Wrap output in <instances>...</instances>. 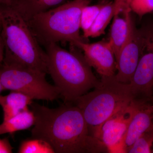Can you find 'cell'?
<instances>
[{
	"label": "cell",
	"mask_w": 153,
	"mask_h": 153,
	"mask_svg": "<svg viewBox=\"0 0 153 153\" xmlns=\"http://www.w3.org/2000/svg\"><path fill=\"white\" fill-rule=\"evenodd\" d=\"M30 106L35 117L32 138L48 143L55 153L108 152L103 143L91 135L78 107L64 103L50 108L33 102Z\"/></svg>",
	"instance_id": "1"
},
{
	"label": "cell",
	"mask_w": 153,
	"mask_h": 153,
	"mask_svg": "<svg viewBox=\"0 0 153 153\" xmlns=\"http://www.w3.org/2000/svg\"><path fill=\"white\" fill-rule=\"evenodd\" d=\"M68 51L52 43L45 46L48 74L59 89L64 103L72 104L79 97L99 85L83 54L74 49Z\"/></svg>",
	"instance_id": "2"
},
{
	"label": "cell",
	"mask_w": 153,
	"mask_h": 153,
	"mask_svg": "<svg viewBox=\"0 0 153 153\" xmlns=\"http://www.w3.org/2000/svg\"><path fill=\"white\" fill-rule=\"evenodd\" d=\"M4 57L3 61L17 63L48 74V57L28 22L12 6L0 5Z\"/></svg>",
	"instance_id": "3"
},
{
	"label": "cell",
	"mask_w": 153,
	"mask_h": 153,
	"mask_svg": "<svg viewBox=\"0 0 153 153\" xmlns=\"http://www.w3.org/2000/svg\"><path fill=\"white\" fill-rule=\"evenodd\" d=\"M89 0H73L35 15L27 21L39 43L44 47L52 43L69 42L76 47L85 42L80 36L82 9Z\"/></svg>",
	"instance_id": "4"
},
{
	"label": "cell",
	"mask_w": 153,
	"mask_h": 153,
	"mask_svg": "<svg viewBox=\"0 0 153 153\" xmlns=\"http://www.w3.org/2000/svg\"><path fill=\"white\" fill-rule=\"evenodd\" d=\"M134 99L129 84L114 76L101 77L99 85L73 102L82 112L91 135L96 136L102 125Z\"/></svg>",
	"instance_id": "5"
},
{
	"label": "cell",
	"mask_w": 153,
	"mask_h": 153,
	"mask_svg": "<svg viewBox=\"0 0 153 153\" xmlns=\"http://www.w3.org/2000/svg\"><path fill=\"white\" fill-rule=\"evenodd\" d=\"M46 74L11 62L0 64V81L4 90L21 92L33 99L53 101L60 97L59 89L46 79Z\"/></svg>",
	"instance_id": "6"
},
{
	"label": "cell",
	"mask_w": 153,
	"mask_h": 153,
	"mask_svg": "<svg viewBox=\"0 0 153 153\" xmlns=\"http://www.w3.org/2000/svg\"><path fill=\"white\" fill-rule=\"evenodd\" d=\"M139 29L140 55L129 85L134 99L150 101L153 92V19L143 23Z\"/></svg>",
	"instance_id": "7"
},
{
	"label": "cell",
	"mask_w": 153,
	"mask_h": 153,
	"mask_svg": "<svg viewBox=\"0 0 153 153\" xmlns=\"http://www.w3.org/2000/svg\"><path fill=\"white\" fill-rule=\"evenodd\" d=\"M140 102L134 99L102 125L96 138L103 143L108 153H124L125 137Z\"/></svg>",
	"instance_id": "8"
},
{
	"label": "cell",
	"mask_w": 153,
	"mask_h": 153,
	"mask_svg": "<svg viewBox=\"0 0 153 153\" xmlns=\"http://www.w3.org/2000/svg\"><path fill=\"white\" fill-rule=\"evenodd\" d=\"M141 45L140 32L134 21L128 39L116 58L115 77L119 82L126 84L130 82L139 60Z\"/></svg>",
	"instance_id": "9"
},
{
	"label": "cell",
	"mask_w": 153,
	"mask_h": 153,
	"mask_svg": "<svg viewBox=\"0 0 153 153\" xmlns=\"http://www.w3.org/2000/svg\"><path fill=\"white\" fill-rule=\"evenodd\" d=\"M76 47L82 50L86 62L101 77L115 75L116 61L109 41H101L92 44L79 42Z\"/></svg>",
	"instance_id": "10"
},
{
	"label": "cell",
	"mask_w": 153,
	"mask_h": 153,
	"mask_svg": "<svg viewBox=\"0 0 153 153\" xmlns=\"http://www.w3.org/2000/svg\"><path fill=\"white\" fill-rule=\"evenodd\" d=\"M116 7L108 41L114 52L115 58L127 41L134 22L128 0H114Z\"/></svg>",
	"instance_id": "11"
},
{
	"label": "cell",
	"mask_w": 153,
	"mask_h": 153,
	"mask_svg": "<svg viewBox=\"0 0 153 153\" xmlns=\"http://www.w3.org/2000/svg\"><path fill=\"white\" fill-rule=\"evenodd\" d=\"M152 129H153V101L140 100L125 137L124 153L143 134Z\"/></svg>",
	"instance_id": "12"
},
{
	"label": "cell",
	"mask_w": 153,
	"mask_h": 153,
	"mask_svg": "<svg viewBox=\"0 0 153 153\" xmlns=\"http://www.w3.org/2000/svg\"><path fill=\"white\" fill-rule=\"evenodd\" d=\"M66 0H13L11 6L27 22L38 13L64 4Z\"/></svg>",
	"instance_id": "13"
},
{
	"label": "cell",
	"mask_w": 153,
	"mask_h": 153,
	"mask_svg": "<svg viewBox=\"0 0 153 153\" xmlns=\"http://www.w3.org/2000/svg\"><path fill=\"white\" fill-rule=\"evenodd\" d=\"M33 99L25 94L11 91L7 95H0V105L4 113V121L8 120L20 113L29 109Z\"/></svg>",
	"instance_id": "14"
},
{
	"label": "cell",
	"mask_w": 153,
	"mask_h": 153,
	"mask_svg": "<svg viewBox=\"0 0 153 153\" xmlns=\"http://www.w3.org/2000/svg\"><path fill=\"white\" fill-rule=\"evenodd\" d=\"M35 122L33 111L29 109L26 110L8 120L3 121L0 124V135L27 129L34 126Z\"/></svg>",
	"instance_id": "15"
},
{
	"label": "cell",
	"mask_w": 153,
	"mask_h": 153,
	"mask_svg": "<svg viewBox=\"0 0 153 153\" xmlns=\"http://www.w3.org/2000/svg\"><path fill=\"white\" fill-rule=\"evenodd\" d=\"M116 7V4L114 0L105 3L90 30L84 38L86 39L89 37L96 38L104 34L105 29L113 19Z\"/></svg>",
	"instance_id": "16"
},
{
	"label": "cell",
	"mask_w": 153,
	"mask_h": 153,
	"mask_svg": "<svg viewBox=\"0 0 153 153\" xmlns=\"http://www.w3.org/2000/svg\"><path fill=\"white\" fill-rule=\"evenodd\" d=\"M19 153H55L48 143L39 139L32 138L23 141L19 147Z\"/></svg>",
	"instance_id": "17"
},
{
	"label": "cell",
	"mask_w": 153,
	"mask_h": 153,
	"mask_svg": "<svg viewBox=\"0 0 153 153\" xmlns=\"http://www.w3.org/2000/svg\"><path fill=\"white\" fill-rule=\"evenodd\" d=\"M104 4L105 3H101L91 6L88 5L82 9L80 18V29L83 32L82 37L83 38L90 30Z\"/></svg>",
	"instance_id": "18"
},
{
	"label": "cell",
	"mask_w": 153,
	"mask_h": 153,
	"mask_svg": "<svg viewBox=\"0 0 153 153\" xmlns=\"http://www.w3.org/2000/svg\"><path fill=\"white\" fill-rule=\"evenodd\" d=\"M126 153H153V129L143 134L126 150Z\"/></svg>",
	"instance_id": "19"
},
{
	"label": "cell",
	"mask_w": 153,
	"mask_h": 153,
	"mask_svg": "<svg viewBox=\"0 0 153 153\" xmlns=\"http://www.w3.org/2000/svg\"><path fill=\"white\" fill-rule=\"evenodd\" d=\"M131 12L142 19L153 12V0H128Z\"/></svg>",
	"instance_id": "20"
},
{
	"label": "cell",
	"mask_w": 153,
	"mask_h": 153,
	"mask_svg": "<svg viewBox=\"0 0 153 153\" xmlns=\"http://www.w3.org/2000/svg\"><path fill=\"white\" fill-rule=\"evenodd\" d=\"M13 147L11 146L8 139H0V153L13 152Z\"/></svg>",
	"instance_id": "21"
},
{
	"label": "cell",
	"mask_w": 153,
	"mask_h": 153,
	"mask_svg": "<svg viewBox=\"0 0 153 153\" xmlns=\"http://www.w3.org/2000/svg\"><path fill=\"white\" fill-rule=\"evenodd\" d=\"M1 24L0 20V64L2 63L4 57V49L1 36Z\"/></svg>",
	"instance_id": "22"
},
{
	"label": "cell",
	"mask_w": 153,
	"mask_h": 153,
	"mask_svg": "<svg viewBox=\"0 0 153 153\" xmlns=\"http://www.w3.org/2000/svg\"><path fill=\"white\" fill-rule=\"evenodd\" d=\"M13 1V0H0V5L10 6Z\"/></svg>",
	"instance_id": "23"
},
{
	"label": "cell",
	"mask_w": 153,
	"mask_h": 153,
	"mask_svg": "<svg viewBox=\"0 0 153 153\" xmlns=\"http://www.w3.org/2000/svg\"><path fill=\"white\" fill-rule=\"evenodd\" d=\"M4 90V88L3 87V85H2L1 83V81H0V93Z\"/></svg>",
	"instance_id": "24"
},
{
	"label": "cell",
	"mask_w": 153,
	"mask_h": 153,
	"mask_svg": "<svg viewBox=\"0 0 153 153\" xmlns=\"http://www.w3.org/2000/svg\"><path fill=\"white\" fill-rule=\"evenodd\" d=\"M152 100L153 101V97H152Z\"/></svg>",
	"instance_id": "25"
},
{
	"label": "cell",
	"mask_w": 153,
	"mask_h": 153,
	"mask_svg": "<svg viewBox=\"0 0 153 153\" xmlns=\"http://www.w3.org/2000/svg\"><path fill=\"white\" fill-rule=\"evenodd\" d=\"M89 1H92V0H89Z\"/></svg>",
	"instance_id": "26"
}]
</instances>
